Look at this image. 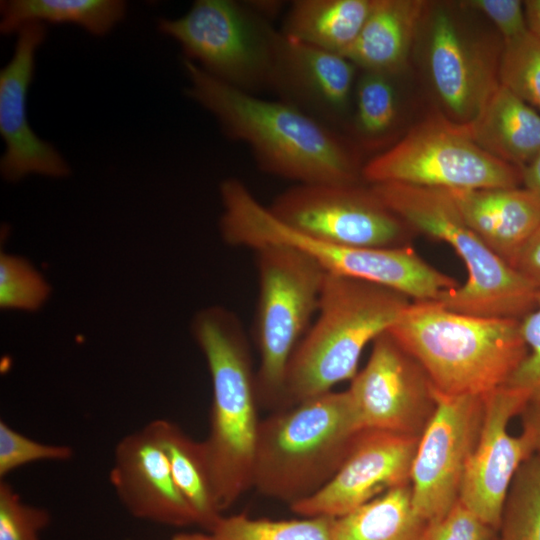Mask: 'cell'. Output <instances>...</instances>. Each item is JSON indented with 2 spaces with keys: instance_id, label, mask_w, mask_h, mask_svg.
<instances>
[{
  "instance_id": "cell-1",
  "label": "cell",
  "mask_w": 540,
  "mask_h": 540,
  "mask_svg": "<svg viewBox=\"0 0 540 540\" xmlns=\"http://www.w3.org/2000/svg\"><path fill=\"white\" fill-rule=\"evenodd\" d=\"M188 96L208 110L231 139L245 143L259 168L298 184L362 180L357 148L348 138L282 100L233 87L184 59Z\"/></svg>"
},
{
  "instance_id": "cell-2",
  "label": "cell",
  "mask_w": 540,
  "mask_h": 540,
  "mask_svg": "<svg viewBox=\"0 0 540 540\" xmlns=\"http://www.w3.org/2000/svg\"><path fill=\"white\" fill-rule=\"evenodd\" d=\"M388 332L447 396L488 395L527 354L518 319L460 313L437 300L411 301Z\"/></svg>"
},
{
  "instance_id": "cell-3",
  "label": "cell",
  "mask_w": 540,
  "mask_h": 540,
  "mask_svg": "<svg viewBox=\"0 0 540 540\" xmlns=\"http://www.w3.org/2000/svg\"><path fill=\"white\" fill-rule=\"evenodd\" d=\"M192 329L212 382L209 433L202 444L222 512L253 487L260 425L256 371L242 324L232 311L205 308Z\"/></svg>"
},
{
  "instance_id": "cell-4",
  "label": "cell",
  "mask_w": 540,
  "mask_h": 540,
  "mask_svg": "<svg viewBox=\"0 0 540 540\" xmlns=\"http://www.w3.org/2000/svg\"><path fill=\"white\" fill-rule=\"evenodd\" d=\"M411 301L379 284L326 273L317 318L288 365L282 409L352 380L366 345L388 331Z\"/></svg>"
},
{
  "instance_id": "cell-5",
  "label": "cell",
  "mask_w": 540,
  "mask_h": 540,
  "mask_svg": "<svg viewBox=\"0 0 540 540\" xmlns=\"http://www.w3.org/2000/svg\"><path fill=\"white\" fill-rule=\"evenodd\" d=\"M363 431L347 390L330 391L260 421L253 487L290 505L324 487Z\"/></svg>"
},
{
  "instance_id": "cell-6",
  "label": "cell",
  "mask_w": 540,
  "mask_h": 540,
  "mask_svg": "<svg viewBox=\"0 0 540 540\" xmlns=\"http://www.w3.org/2000/svg\"><path fill=\"white\" fill-rule=\"evenodd\" d=\"M369 185L410 229L449 244L463 261L467 279L437 299L444 307L518 320L534 307L538 290L470 228L447 190L402 183Z\"/></svg>"
},
{
  "instance_id": "cell-7",
  "label": "cell",
  "mask_w": 540,
  "mask_h": 540,
  "mask_svg": "<svg viewBox=\"0 0 540 540\" xmlns=\"http://www.w3.org/2000/svg\"><path fill=\"white\" fill-rule=\"evenodd\" d=\"M258 300L254 321L260 363L258 402L282 409L288 365L317 313L326 272L300 250L282 244L255 250Z\"/></svg>"
},
{
  "instance_id": "cell-8",
  "label": "cell",
  "mask_w": 540,
  "mask_h": 540,
  "mask_svg": "<svg viewBox=\"0 0 540 540\" xmlns=\"http://www.w3.org/2000/svg\"><path fill=\"white\" fill-rule=\"evenodd\" d=\"M368 184L402 183L444 190L511 188L522 169L480 147L441 114L431 115L363 164Z\"/></svg>"
},
{
  "instance_id": "cell-9",
  "label": "cell",
  "mask_w": 540,
  "mask_h": 540,
  "mask_svg": "<svg viewBox=\"0 0 540 540\" xmlns=\"http://www.w3.org/2000/svg\"><path fill=\"white\" fill-rule=\"evenodd\" d=\"M158 27L213 77L252 94L268 88L280 30L249 1L197 0Z\"/></svg>"
},
{
  "instance_id": "cell-10",
  "label": "cell",
  "mask_w": 540,
  "mask_h": 540,
  "mask_svg": "<svg viewBox=\"0 0 540 540\" xmlns=\"http://www.w3.org/2000/svg\"><path fill=\"white\" fill-rule=\"evenodd\" d=\"M420 32L439 114L456 125H468L500 85L503 45L474 31L463 18L461 3H427Z\"/></svg>"
},
{
  "instance_id": "cell-11",
  "label": "cell",
  "mask_w": 540,
  "mask_h": 540,
  "mask_svg": "<svg viewBox=\"0 0 540 540\" xmlns=\"http://www.w3.org/2000/svg\"><path fill=\"white\" fill-rule=\"evenodd\" d=\"M291 230L310 239L343 247L404 246L409 227L371 186L296 184L268 207Z\"/></svg>"
},
{
  "instance_id": "cell-12",
  "label": "cell",
  "mask_w": 540,
  "mask_h": 540,
  "mask_svg": "<svg viewBox=\"0 0 540 540\" xmlns=\"http://www.w3.org/2000/svg\"><path fill=\"white\" fill-rule=\"evenodd\" d=\"M436 400L419 437L410 477L413 506L429 524L442 519L459 500L485 407V396H447L436 391Z\"/></svg>"
},
{
  "instance_id": "cell-13",
  "label": "cell",
  "mask_w": 540,
  "mask_h": 540,
  "mask_svg": "<svg viewBox=\"0 0 540 540\" xmlns=\"http://www.w3.org/2000/svg\"><path fill=\"white\" fill-rule=\"evenodd\" d=\"M363 430L420 437L436 408V391L418 361L388 332L347 389Z\"/></svg>"
},
{
  "instance_id": "cell-14",
  "label": "cell",
  "mask_w": 540,
  "mask_h": 540,
  "mask_svg": "<svg viewBox=\"0 0 540 540\" xmlns=\"http://www.w3.org/2000/svg\"><path fill=\"white\" fill-rule=\"evenodd\" d=\"M528 404L526 393L506 385L485 396L480 435L463 477L459 501L496 532L512 482L534 455L525 433L515 436L508 430Z\"/></svg>"
},
{
  "instance_id": "cell-15",
  "label": "cell",
  "mask_w": 540,
  "mask_h": 540,
  "mask_svg": "<svg viewBox=\"0 0 540 540\" xmlns=\"http://www.w3.org/2000/svg\"><path fill=\"white\" fill-rule=\"evenodd\" d=\"M419 437L363 430L345 461L319 491L290 505L303 517L339 518L390 489L410 484Z\"/></svg>"
},
{
  "instance_id": "cell-16",
  "label": "cell",
  "mask_w": 540,
  "mask_h": 540,
  "mask_svg": "<svg viewBox=\"0 0 540 540\" xmlns=\"http://www.w3.org/2000/svg\"><path fill=\"white\" fill-rule=\"evenodd\" d=\"M358 68L345 56L292 40L281 32L268 89L279 100L338 130L351 118Z\"/></svg>"
},
{
  "instance_id": "cell-17",
  "label": "cell",
  "mask_w": 540,
  "mask_h": 540,
  "mask_svg": "<svg viewBox=\"0 0 540 540\" xmlns=\"http://www.w3.org/2000/svg\"><path fill=\"white\" fill-rule=\"evenodd\" d=\"M17 34L13 56L0 71V134L6 147L0 161L1 173L12 182L29 174L67 176V162L52 144L36 135L27 116L28 88L36 50L46 37L45 24H25Z\"/></svg>"
},
{
  "instance_id": "cell-18",
  "label": "cell",
  "mask_w": 540,
  "mask_h": 540,
  "mask_svg": "<svg viewBox=\"0 0 540 540\" xmlns=\"http://www.w3.org/2000/svg\"><path fill=\"white\" fill-rule=\"evenodd\" d=\"M109 481L121 504L135 518L174 527L197 524L147 424L117 442Z\"/></svg>"
},
{
  "instance_id": "cell-19",
  "label": "cell",
  "mask_w": 540,
  "mask_h": 540,
  "mask_svg": "<svg viewBox=\"0 0 540 540\" xmlns=\"http://www.w3.org/2000/svg\"><path fill=\"white\" fill-rule=\"evenodd\" d=\"M470 228L514 268L540 224V198L524 187L447 190Z\"/></svg>"
},
{
  "instance_id": "cell-20",
  "label": "cell",
  "mask_w": 540,
  "mask_h": 540,
  "mask_svg": "<svg viewBox=\"0 0 540 540\" xmlns=\"http://www.w3.org/2000/svg\"><path fill=\"white\" fill-rule=\"evenodd\" d=\"M422 0H373L353 45L344 54L359 70L401 74L427 6Z\"/></svg>"
},
{
  "instance_id": "cell-21",
  "label": "cell",
  "mask_w": 540,
  "mask_h": 540,
  "mask_svg": "<svg viewBox=\"0 0 540 540\" xmlns=\"http://www.w3.org/2000/svg\"><path fill=\"white\" fill-rule=\"evenodd\" d=\"M463 127L484 150L521 169L540 152V113L501 84Z\"/></svg>"
},
{
  "instance_id": "cell-22",
  "label": "cell",
  "mask_w": 540,
  "mask_h": 540,
  "mask_svg": "<svg viewBox=\"0 0 540 540\" xmlns=\"http://www.w3.org/2000/svg\"><path fill=\"white\" fill-rule=\"evenodd\" d=\"M373 0H295L280 32L292 40L344 54L357 39Z\"/></svg>"
},
{
  "instance_id": "cell-23",
  "label": "cell",
  "mask_w": 540,
  "mask_h": 540,
  "mask_svg": "<svg viewBox=\"0 0 540 540\" xmlns=\"http://www.w3.org/2000/svg\"><path fill=\"white\" fill-rule=\"evenodd\" d=\"M147 425L164 451L173 480L196 523L209 532L222 515L202 441L192 439L178 424L166 419H155Z\"/></svg>"
},
{
  "instance_id": "cell-24",
  "label": "cell",
  "mask_w": 540,
  "mask_h": 540,
  "mask_svg": "<svg viewBox=\"0 0 540 540\" xmlns=\"http://www.w3.org/2000/svg\"><path fill=\"white\" fill-rule=\"evenodd\" d=\"M430 524L415 510L411 485L381 494L335 520L337 540H427Z\"/></svg>"
},
{
  "instance_id": "cell-25",
  "label": "cell",
  "mask_w": 540,
  "mask_h": 540,
  "mask_svg": "<svg viewBox=\"0 0 540 540\" xmlns=\"http://www.w3.org/2000/svg\"><path fill=\"white\" fill-rule=\"evenodd\" d=\"M396 76L374 71H361L358 74L353 110L346 127L355 147H383L396 134L401 121Z\"/></svg>"
},
{
  "instance_id": "cell-26",
  "label": "cell",
  "mask_w": 540,
  "mask_h": 540,
  "mask_svg": "<svg viewBox=\"0 0 540 540\" xmlns=\"http://www.w3.org/2000/svg\"><path fill=\"white\" fill-rule=\"evenodd\" d=\"M0 30L17 32L23 25L40 22L72 23L91 34L108 33L125 15L120 0H8L0 4Z\"/></svg>"
},
{
  "instance_id": "cell-27",
  "label": "cell",
  "mask_w": 540,
  "mask_h": 540,
  "mask_svg": "<svg viewBox=\"0 0 540 540\" xmlns=\"http://www.w3.org/2000/svg\"><path fill=\"white\" fill-rule=\"evenodd\" d=\"M335 520L329 516L271 520L240 513L221 516L209 533L217 540H337Z\"/></svg>"
},
{
  "instance_id": "cell-28",
  "label": "cell",
  "mask_w": 540,
  "mask_h": 540,
  "mask_svg": "<svg viewBox=\"0 0 540 540\" xmlns=\"http://www.w3.org/2000/svg\"><path fill=\"white\" fill-rule=\"evenodd\" d=\"M496 540H540V459L535 455L512 482Z\"/></svg>"
},
{
  "instance_id": "cell-29",
  "label": "cell",
  "mask_w": 540,
  "mask_h": 540,
  "mask_svg": "<svg viewBox=\"0 0 540 540\" xmlns=\"http://www.w3.org/2000/svg\"><path fill=\"white\" fill-rule=\"evenodd\" d=\"M499 81L540 111V38L528 31L518 39L503 43Z\"/></svg>"
},
{
  "instance_id": "cell-30",
  "label": "cell",
  "mask_w": 540,
  "mask_h": 540,
  "mask_svg": "<svg viewBox=\"0 0 540 540\" xmlns=\"http://www.w3.org/2000/svg\"><path fill=\"white\" fill-rule=\"evenodd\" d=\"M50 288L42 275L24 258L0 256V306L34 311L46 301Z\"/></svg>"
},
{
  "instance_id": "cell-31",
  "label": "cell",
  "mask_w": 540,
  "mask_h": 540,
  "mask_svg": "<svg viewBox=\"0 0 540 540\" xmlns=\"http://www.w3.org/2000/svg\"><path fill=\"white\" fill-rule=\"evenodd\" d=\"M50 513L24 502L13 486L0 480V540H41Z\"/></svg>"
},
{
  "instance_id": "cell-32",
  "label": "cell",
  "mask_w": 540,
  "mask_h": 540,
  "mask_svg": "<svg viewBox=\"0 0 540 540\" xmlns=\"http://www.w3.org/2000/svg\"><path fill=\"white\" fill-rule=\"evenodd\" d=\"M74 451L68 445L44 444L19 433L0 421V478L37 461H67Z\"/></svg>"
},
{
  "instance_id": "cell-33",
  "label": "cell",
  "mask_w": 540,
  "mask_h": 540,
  "mask_svg": "<svg viewBox=\"0 0 540 540\" xmlns=\"http://www.w3.org/2000/svg\"><path fill=\"white\" fill-rule=\"evenodd\" d=\"M520 332L527 354L509 378L506 386L527 394L528 405L540 404V290L534 307L520 320Z\"/></svg>"
},
{
  "instance_id": "cell-34",
  "label": "cell",
  "mask_w": 540,
  "mask_h": 540,
  "mask_svg": "<svg viewBox=\"0 0 540 540\" xmlns=\"http://www.w3.org/2000/svg\"><path fill=\"white\" fill-rule=\"evenodd\" d=\"M497 532L459 500L438 522L430 524L427 540H495Z\"/></svg>"
},
{
  "instance_id": "cell-35",
  "label": "cell",
  "mask_w": 540,
  "mask_h": 540,
  "mask_svg": "<svg viewBox=\"0 0 540 540\" xmlns=\"http://www.w3.org/2000/svg\"><path fill=\"white\" fill-rule=\"evenodd\" d=\"M461 3L489 20L498 30L503 43L518 39L529 31L523 1L468 0Z\"/></svg>"
},
{
  "instance_id": "cell-36",
  "label": "cell",
  "mask_w": 540,
  "mask_h": 540,
  "mask_svg": "<svg viewBox=\"0 0 540 540\" xmlns=\"http://www.w3.org/2000/svg\"><path fill=\"white\" fill-rule=\"evenodd\" d=\"M514 269L540 290V224L520 250Z\"/></svg>"
},
{
  "instance_id": "cell-37",
  "label": "cell",
  "mask_w": 540,
  "mask_h": 540,
  "mask_svg": "<svg viewBox=\"0 0 540 540\" xmlns=\"http://www.w3.org/2000/svg\"><path fill=\"white\" fill-rule=\"evenodd\" d=\"M521 415L522 432L530 438L534 455L540 459V404L528 405Z\"/></svg>"
},
{
  "instance_id": "cell-38",
  "label": "cell",
  "mask_w": 540,
  "mask_h": 540,
  "mask_svg": "<svg viewBox=\"0 0 540 540\" xmlns=\"http://www.w3.org/2000/svg\"><path fill=\"white\" fill-rule=\"evenodd\" d=\"M522 184L540 198V152L522 169Z\"/></svg>"
},
{
  "instance_id": "cell-39",
  "label": "cell",
  "mask_w": 540,
  "mask_h": 540,
  "mask_svg": "<svg viewBox=\"0 0 540 540\" xmlns=\"http://www.w3.org/2000/svg\"><path fill=\"white\" fill-rule=\"evenodd\" d=\"M529 31L540 38V0L524 1Z\"/></svg>"
},
{
  "instance_id": "cell-40",
  "label": "cell",
  "mask_w": 540,
  "mask_h": 540,
  "mask_svg": "<svg viewBox=\"0 0 540 540\" xmlns=\"http://www.w3.org/2000/svg\"><path fill=\"white\" fill-rule=\"evenodd\" d=\"M170 540H217L211 534L199 532H180L175 534Z\"/></svg>"
},
{
  "instance_id": "cell-41",
  "label": "cell",
  "mask_w": 540,
  "mask_h": 540,
  "mask_svg": "<svg viewBox=\"0 0 540 540\" xmlns=\"http://www.w3.org/2000/svg\"><path fill=\"white\" fill-rule=\"evenodd\" d=\"M496 540V539H495Z\"/></svg>"
}]
</instances>
